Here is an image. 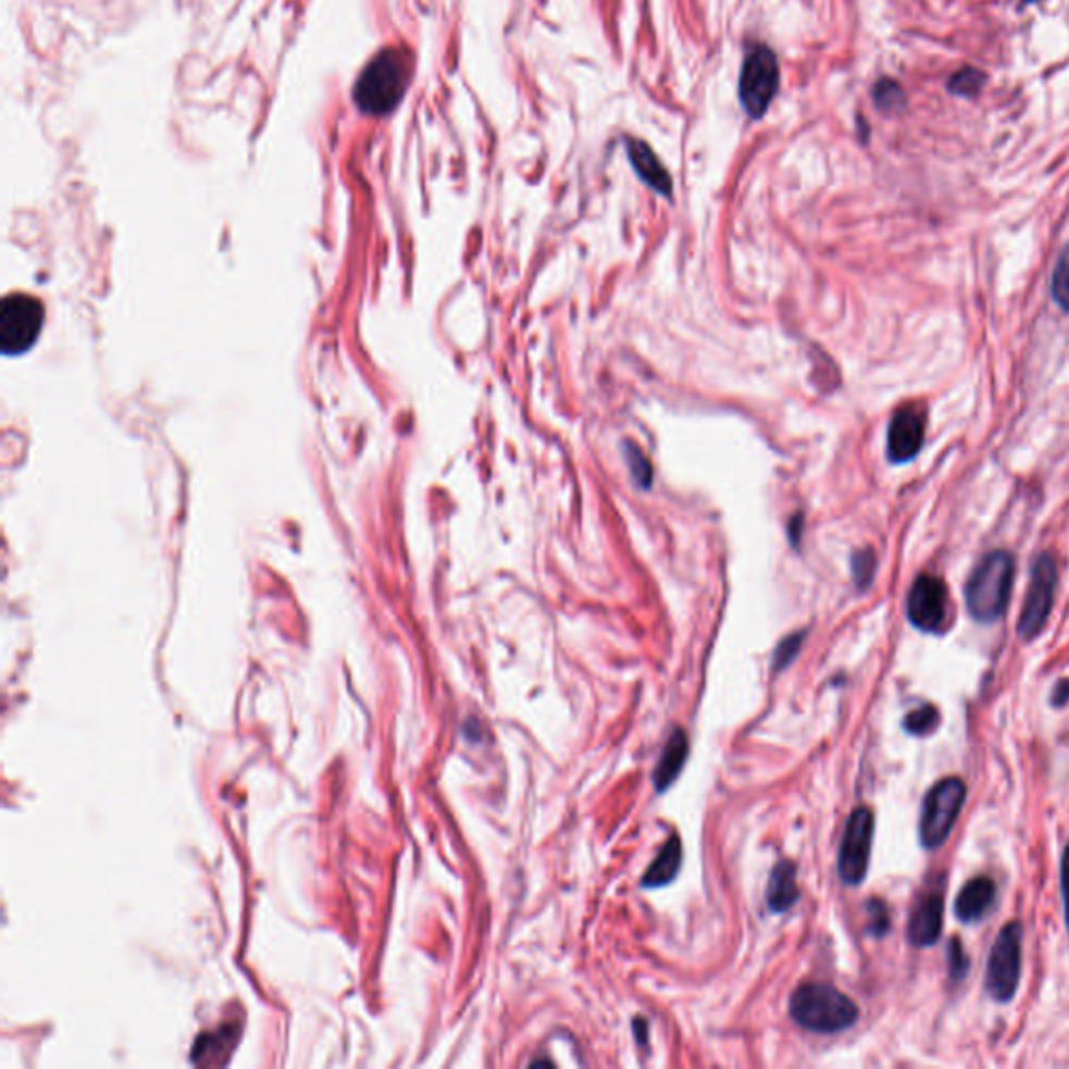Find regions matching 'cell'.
<instances>
[{"label": "cell", "instance_id": "6da1fadb", "mask_svg": "<svg viewBox=\"0 0 1069 1069\" xmlns=\"http://www.w3.org/2000/svg\"><path fill=\"white\" fill-rule=\"evenodd\" d=\"M414 57L408 49H383L365 63L353 88V101L365 115H389L408 92Z\"/></svg>", "mask_w": 1069, "mask_h": 1069}, {"label": "cell", "instance_id": "7a4b0ae2", "mask_svg": "<svg viewBox=\"0 0 1069 1069\" xmlns=\"http://www.w3.org/2000/svg\"><path fill=\"white\" fill-rule=\"evenodd\" d=\"M1014 571V558L1003 549L984 556L973 569L966 585V601L969 614L978 623H994L1005 614L1011 598Z\"/></svg>", "mask_w": 1069, "mask_h": 1069}, {"label": "cell", "instance_id": "3957f363", "mask_svg": "<svg viewBox=\"0 0 1069 1069\" xmlns=\"http://www.w3.org/2000/svg\"><path fill=\"white\" fill-rule=\"evenodd\" d=\"M790 1016L810 1032L835 1034L857 1023L859 1007L830 984H803L790 998Z\"/></svg>", "mask_w": 1069, "mask_h": 1069}, {"label": "cell", "instance_id": "277c9868", "mask_svg": "<svg viewBox=\"0 0 1069 1069\" xmlns=\"http://www.w3.org/2000/svg\"><path fill=\"white\" fill-rule=\"evenodd\" d=\"M45 306L27 293H9L0 306V347L4 356H22L38 340Z\"/></svg>", "mask_w": 1069, "mask_h": 1069}, {"label": "cell", "instance_id": "5b68a950", "mask_svg": "<svg viewBox=\"0 0 1069 1069\" xmlns=\"http://www.w3.org/2000/svg\"><path fill=\"white\" fill-rule=\"evenodd\" d=\"M966 796V782L959 778H946L928 792L919 821V837L925 848L934 850L948 840Z\"/></svg>", "mask_w": 1069, "mask_h": 1069}, {"label": "cell", "instance_id": "8992f818", "mask_svg": "<svg viewBox=\"0 0 1069 1069\" xmlns=\"http://www.w3.org/2000/svg\"><path fill=\"white\" fill-rule=\"evenodd\" d=\"M1021 946L1023 928L1019 921H1009L992 944L986 966V991L994 1000L1007 1003L1016 996L1021 978Z\"/></svg>", "mask_w": 1069, "mask_h": 1069}, {"label": "cell", "instance_id": "52a82bcc", "mask_svg": "<svg viewBox=\"0 0 1069 1069\" xmlns=\"http://www.w3.org/2000/svg\"><path fill=\"white\" fill-rule=\"evenodd\" d=\"M1055 589H1057V562L1051 554H1041L1032 564L1030 585L1019 617L1018 633L1021 639L1032 642L1043 633L1055 601Z\"/></svg>", "mask_w": 1069, "mask_h": 1069}, {"label": "cell", "instance_id": "ba28073f", "mask_svg": "<svg viewBox=\"0 0 1069 1069\" xmlns=\"http://www.w3.org/2000/svg\"><path fill=\"white\" fill-rule=\"evenodd\" d=\"M780 86L778 59L769 47H757L744 61L739 74V99L750 117H762Z\"/></svg>", "mask_w": 1069, "mask_h": 1069}, {"label": "cell", "instance_id": "9c48e42d", "mask_svg": "<svg viewBox=\"0 0 1069 1069\" xmlns=\"http://www.w3.org/2000/svg\"><path fill=\"white\" fill-rule=\"evenodd\" d=\"M873 830H875V819L873 812L867 807H859L846 823V830L842 835L840 844V855H837V871L842 882L848 886H859L871 859V844H873Z\"/></svg>", "mask_w": 1069, "mask_h": 1069}, {"label": "cell", "instance_id": "30bf717a", "mask_svg": "<svg viewBox=\"0 0 1069 1069\" xmlns=\"http://www.w3.org/2000/svg\"><path fill=\"white\" fill-rule=\"evenodd\" d=\"M948 589L944 581L934 574L917 576L907 598L909 621L925 633H939L948 623Z\"/></svg>", "mask_w": 1069, "mask_h": 1069}, {"label": "cell", "instance_id": "8fae6325", "mask_svg": "<svg viewBox=\"0 0 1069 1069\" xmlns=\"http://www.w3.org/2000/svg\"><path fill=\"white\" fill-rule=\"evenodd\" d=\"M925 439V417L917 406L900 408L887 426V458L894 464L909 462L921 451Z\"/></svg>", "mask_w": 1069, "mask_h": 1069}, {"label": "cell", "instance_id": "7c38bea8", "mask_svg": "<svg viewBox=\"0 0 1069 1069\" xmlns=\"http://www.w3.org/2000/svg\"><path fill=\"white\" fill-rule=\"evenodd\" d=\"M944 925V882L923 890L909 915L907 936L913 946L936 944Z\"/></svg>", "mask_w": 1069, "mask_h": 1069}, {"label": "cell", "instance_id": "4fadbf2b", "mask_svg": "<svg viewBox=\"0 0 1069 1069\" xmlns=\"http://www.w3.org/2000/svg\"><path fill=\"white\" fill-rule=\"evenodd\" d=\"M996 900V884L991 878L980 875L969 880L957 896L955 913L964 923H975L989 913Z\"/></svg>", "mask_w": 1069, "mask_h": 1069}, {"label": "cell", "instance_id": "5bb4252c", "mask_svg": "<svg viewBox=\"0 0 1069 1069\" xmlns=\"http://www.w3.org/2000/svg\"><path fill=\"white\" fill-rule=\"evenodd\" d=\"M626 153H629L633 170L637 172V176L644 183L648 184L650 188H654L656 192L664 195V197L671 195V188H673L671 176H669V172L664 170V165L660 163V159L654 156L652 149L646 142L635 140V138H629L626 140Z\"/></svg>", "mask_w": 1069, "mask_h": 1069}, {"label": "cell", "instance_id": "9a60e30c", "mask_svg": "<svg viewBox=\"0 0 1069 1069\" xmlns=\"http://www.w3.org/2000/svg\"><path fill=\"white\" fill-rule=\"evenodd\" d=\"M687 755H689L687 733L683 730L673 731V735L669 737V742L662 750V757L656 765V771H654V785L658 792L669 790L678 780L679 773L687 760Z\"/></svg>", "mask_w": 1069, "mask_h": 1069}, {"label": "cell", "instance_id": "2e32d148", "mask_svg": "<svg viewBox=\"0 0 1069 1069\" xmlns=\"http://www.w3.org/2000/svg\"><path fill=\"white\" fill-rule=\"evenodd\" d=\"M798 896H800V890L796 884V867L790 861L778 862L773 873H771L769 886H767L769 909L775 913H783L790 907H794Z\"/></svg>", "mask_w": 1069, "mask_h": 1069}, {"label": "cell", "instance_id": "e0dca14e", "mask_svg": "<svg viewBox=\"0 0 1069 1069\" xmlns=\"http://www.w3.org/2000/svg\"><path fill=\"white\" fill-rule=\"evenodd\" d=\"M681 859H683L681 837L679 835H671L667 840V844L660 848V853L654 859L652 865L648 867V871H646V875L642 880V886L658 887L671 884L678 878Z\"/></svg>", "mask_w": 1069, "mask_h": 1069}, {"label": "cell", "instance_id": "ac0fdd59", "mask_svg": "<svg viewBox=\"0 0 1069 1069\" xmlns=\"http://www.w3.org/2000/svg\"><path fill=\"white\" fill-rule=\"evenodd\" d=\"M625 458L626 467H629V472L633 476V481L642 487V489H648L652 485V464L650 460L646 458V453L637 447V445L626 444L625 445Z\"/></svg>", "mask_w": 1069, "mask_h": 1069}, {"label": "cell", "instance_id": "d6986e66", "mask_svg": "<svg viewBox=\"0 0 1069 1069\" xmlns=\"http://www.w3.org/2000/svg\"><path fill=\"white\" fill-rule=\"evenodd\" d=\"M986 82V76L975 67H964L948 79V90L959 97H975Z\"/></svg>", "mask_w": 1069, "mask_h": 1069}, {"label": "cell", "instance_id": "ffe728a7", "mask_svg": "<svg viewBox=\"0 0 1069 1069\" xmlns=\"http://www.w3.org/2000/svg\"><path fill=\"white\" fill-rule=\"evenodd\" d=\"M939 710L932 705L919 706L913 712L905 717V730L913 735H928L939 728Z\"/></svg>", "mask_w": 1069, "mask_h": 1069}, {"label": "cell", "instance_id": "44dd1931", "mask_svg": "<svg viewBox=\"0 0 1069 1069\" xmlns=\"http://www.w3.org/2000/svg\"><path fill=\"white\" fill-rule=\"evenodd\" d=\"M873 99L882 111L894 113L905 107V90L894 79H882L873 90Z\"/></svg>", "mask_w": 1069, "mask_h": 1069}, {"label": "cell", "instance_id": "7402d4cb", "mask_svg": "<svg viewBox=\"0 0 1069 1069\" xmlns=\"http://www.w3.org/2000/svg\"><path fill=\"white\" fill-rule=\"evenodd\" d=\"M1051 290H1053V299L1069 312V247L1064 249V253L1057 260Z\"/></svg>", "mask_w": 1069, "mask_h": 1069}, {"label": "cell", "instance_id": "603a6c76", "mask_svg": "<svg viewBox=\"0 0 1069 1069\" xmlns=\"http://www.w3.org/2000/svg\"><path fill=\"white\" fill-rule=\"evenodd\" d=\"M875 554L873 549H861L853 556V576H855V583L859 589H867L873 581V574H875Z\"/></svg>", "mask_w": 1069, "mask_h": 1069}, {"label": "cell", "instance_id": "cb8c5ba5", "mask_svg": "<svg viewBox=\"0 0 1069 1069\" xmlns=\"http://www.w3.org/2000/svg\"><path fill=\"white\" fill-rule=\"evenodd\" d=\"M867 913H869V934L875 939H882L890 932V911L886 903L880 898H871L867 903Z\"/></svg>", "mask_w": 1069, "mask_h": 1069}, {"label": "cell", "instance_id": "d4e9b609", "mask_svg": "<svg viewBox=\"0 0 1069 1069\" xmlns=\"http://www.w3.org/2000/svg\"><path fill=\"white\" fill-rule=\"evenodd\" d=\"M803 642H805V633H794V635L785 637L782 644L778 646V650H775L773 669H775V671H783V669H785V667H787V664H790V662L796 658V654H798V650H800Z\"/></svg>", "mask_w": 1069, "mask_h": 1069}, {"label": "cell", "instance_id": "484cf974", "mask_svg": "<svg viewBox=\"0 0 1069 1069\" xmlns=\"http://www.w3.org/2000/svg\"><path fill=\"white\" fill-rule=\"evenodd\" d=\"M948 969H950L953 980H964L967 969H969V957H967L964 944L959 939H953L948 944Z\"/></svg>", "mask_w": 1069, "mask_h": 1069}, {"label": "cell", "instance_id": "4316f807", "mask_svg": "<svg viewBox=\"0 0 1069 1069\" xmlns=\"http://www.w3.org/2000/svg\"><path fill=\"white\" fill-rule=\"evenodd\" d=\"M1061 894H1064V911H1066V925L1069 932V844L1061 859Z\"/></svg>", "mask_w": 1069, "mask_h": 1069}, {"label": "cell", "instance_id": "83f0119b", "mask_svg": "<svg viewBox=\"0 0 1069 1069\" xmlns=\"http://www.w3.org/2000/svg\"><path fill=\"white\" fill-rule=\"evenodd\" d=\"M1069 703V679H1061L1057 685H1055V692L1051 696V705L1061 708Z\"/></svg>", "mask_w": 1069, "mask_h": 1069}, {"label": "cell", "instance_id": "f1b7e54d", "mask_svg": "<svg viewBox=\"0 0 1069 1069\" xmlns=\"http://www.w3.org/2000/svg\"><path fill=\"white\" fill-rule=\"evenodd\" d=\"M1026 2H1036V0H1026Z\"/></svg>", "mask_w": 1069, "mask_h": 1069}]
</instances>
